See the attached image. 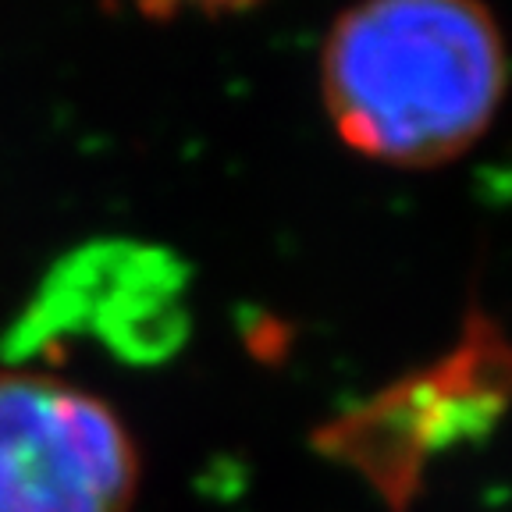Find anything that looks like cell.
Masks as SVG:
<instances>
[{
  "label": "cell",
  "mask_w": 512,
  "mask_h": 512,
  "mask_svg": "<svg viewBox=\"0 0 512 512\" xmlns=\"http://www.w3.org/2000/svg\"><path fill=\"white\" fill-rule=\"evenodd\" d=\"M509 64L484 0H356L320 47L335 136L384 168L463 157L502 107Z\"/></svg>",
  "instance_id": "6da1fadb"
},
{
  "label": "cell",
  "mask_w": 512,
  "mask_h": 512,
  "mask_svg": "<svg viewBox=\"0 0 512 512\" xmlns=\"http://www.w3.org/2000/svg\"><path fill=\"white\" fill-rule=\"evenodd\" d=\"M136 491V441L104 399L0 370V512H128Z\"/></svg>",
  "instance_id": "7a4b0ae2"
},
{
  "label": "cell",
  "mask_w": 512,
  "mask_h": 512,
  "mask_svg": "<svg viewBox=\"0 0 512 512\" xmlns=\"http://www.w3.org/2000/svg\"><path fill=\"white\" fill-rule=\"evenodd\" d=\"M505 345L488 320H470L466 338L445 363L395 384L370 406L356 409L320 441L360 466L392 505H406L420 480L424 456L463 434H477L502 406Z\"/></svg>",
  "instance_id": "3957f363"
},
{
  "label": "cell",
  "mask_w": 512,
  "mask_h": 512,
  "mask_svg": "<svg viewBox=\"0 0 512 512\" xmlns=\"http://www.w3.org/2000/svg\"><path fill=\"white\" fill-rule=\"evenodd\" d=\"M128 8L146 18H185V15H235L242 8H253L260 0H125Z\"/></svg>",
  "instance_id": "277c9868"
}]
</instances>
